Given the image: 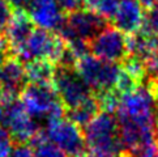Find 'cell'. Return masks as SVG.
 Masks as SVG:
<instances>
[{
  "instance_id": "1",
  "label": "cell",
  "mask_w": 158,
  "mask_h": 157,
  "mask_svg": "<svg viewBox=\"0 0 158 157\" xmlns=\"http://www.w3.org/2000/svg\"><path fill=\"white\" fill-rule=\"evenodd\" d=\"M75 68L97 98L109 94H120L118 88L123 67L119 63L86 54L77 59Z\"/></svg>"
},
{
  "instance_id": "2",
  "label": "cell",
  "mask_w": 158,
  "mask_h": 157,
  "mask_svg": "<svg viewBox=\"0 0 158 157\" xmlns=\"http://www.w3.org/2000/svg\"><path fill=\"white\" fill-rule=\"evenodd\" d=\"M86 147L90 152L122 153L119 125L114 111L101 110L88 125L82 127Z\"/></svg>"
},
{
  "instance_id": "3",
  "label": "cell",
  "mask_w": 158,
  "mask_h": 157,
  "mask_svg": "<svg viewBox=\"0 0 158 157\" xmlns=\"http://www.w3.org/2000/svg\"><path fill=\"white\" fill-rule=\"evenodd\" d=\"M65 49L67 43L58 33L38 28L33 30L26 42L13 55L24 64L41 59L58 64L65 53Z\"/></svg>"
},
{
  "instance_id": "4",
  "label": "cell",
  "mask_w": 158,
  "mask_h": 157,
  "mask_svg": "<svg viewBox=\"0 0 158 157\" xmlns=\"http://www.w3.org/2000/svg\"><path fill=\"white\" fill-rule=\"evenodd\" d=\"M20 100L35 121L44 119L47 123L65 114V109L52 84L29 83L22 91Z\"/></svg>"
},
{
  "instance_id": "5",
  "label": "cell",
  "mask_w": 158,
  "mask_h": 157,
  "mask_svg": "<svg viewBox=\"0 0 158 157\" xmlns=\"http://www.w3.org/2000/svg\"><path fill=\"white\" fill-rule=\"evenodd\" d=\"M43 134L68 157H86L89 153L84 130L67 115L48 121Z\"/></svg>"
},
{
  "instance_id": "6",
  "label": "cell",
  "mask_w": 158,
  "mask_h": 157,
  "mask_svg": "<svg viewBox=\"0 0 158 157\" xmlns=\"http://www.w3.org/2000/svg\"><path fill=\"white\" fill-rule=\"evenodd\" d=\"M3 114L0 119V127L5 128L16 143L31 142L41 130L38 121H35L25 109L22 101L17 98H2Z\"/></svg>"
},
{
  "instance_id": "7",
  "label": "cell",
  "mask_w": 158,
  "mask_h": 157,
  "mask_svg": "<svg viewBox=\"0 0 158 157\" xmlns=\"http://www.w3.org/2000/svg\"><path fill=\"white\" fill-rule=\"evenodd\" d=\"M88 47L94 57L114 63H123L129 55L126 33L109 24L90 39Z\"/></svg>"
},
{
  "instance_id": "8",
  "label": "cell",
  "mask_w": 158,
  "mask_h": 157,
  "mask_svg": "<svg viewBox=\"0 0 158 157\" xmlns=\"http://www.w3.org/2000/svg\"><path fill=\"white\" fill-rule=\"evenodd\" d=\"M107 25V21L97 13L88 8H81L68 13L63 24V28L59 30V36L65 42L69 41H84L89 42L95 34Z\"/></svg>"
},
{
  "instance_id": "9",
  "label": "cell",
  "mask_w": 158,
  "mask_h": 157,
  "mask_svg": "<svg viewBox=\"0 0 158 157\" xmlns=\"http://www.w3.org/2000/svg\"><path fill=\"white\" fill-rule=\"evenodd\" d=\"M26 9L33 22L42 29L59 33L63 28L65 16L58 0H31Z\"/></svg>"
},
{
  "instance_id": "10",
  "label": "cell",
  "mask_w": 158,
  "mask_h": 157,
  "mask_svg": "<svg viewBox=\"0 0 158 157\" xmlns=\"http://www.w3.org/2000/svg\"><path fill=\"white\" fill-rule=\"evenodd\" d=\"M25 66L19 59L8 58L0 66V97L17 98L27 85Z\"/></svg>"
},
{
  "instance_id": "11",
  "label": "cell",
  "mask_w": 158,
  "mask_h": 157,
  "mask_svg": "<svg viewBox=\"0 0 158 157\" xmlns=\"http://www.w3.org/2000/svg\"><path fill=\"white\" fill-rule=\"evenodd\" d=\"M145 12L139 0H119L112 24L123 33L133 34L144 24Z\"/></svg>"
},
{
  "instance_id": "12",
  "label": "cell",
  "mask_w": 158,
  "mask_h": 157,
  "mask_svg": "<svg viewBox=\"0 0 158 157\" xmlns=\"http://www.w3.org/2000/svg\"><path fill=\"white\" fill-rule=\"evenodd\" d=\"M34 30V22H33L26 9L16 8L13 19L10 21L8 29L5 30V38L8 41L9 50L13 54L26 42V39Z\"/></svg>"
},
{
  "instance_id": "13",
  "label": "cell",
  "mask_w": 158,
  "mask_h": 157,
  "mask_svg": "<svg viewBox=\"0 0 158 157\" xmlns=\"http://www.w3.org/2000/svg\"><path fill=\"white\" fill-rule=\"evenodd\" d=\"M56 64L50 60L41 59L25 64L27 81L33 84H52Z\"/></svg>"
},
{
  "instance_id": "14",
  "label": "cell",
  "mask_w": 158,
  "mask_h": 157,
  "mask_svg": "<svg viewBox=\"0 0 158 157\" xmlns=\"http://www.w3.org/2000/svg\"><path fill=\"white\" fill-rule=\"evenodd\" d=\"M31 143L35 157H68L63 151H60L56 145H54L51 142H48L43 132H39L31 140Z\"/></svg>"
},
{
  "instance_id": "15",
  "label": "cell",
  "mask_w": 158,
  "mask_h": 157,
  "mask_svg": "<svg viewBox=\"0 0 158 157\" xmlns=\"http://www.w3.org/2000/svg\"><path fill=\"white\" fill-rule=\"evenodd\" d=\"M118 4H119V0H86L85 2L88 9L93 11L94 13L101 16L107 22L112 21L114 19Z\"/></svg>"
},
{
  "instance_id": "16",
  "label": "cell",
  "mask_w": 158,
  "mask_h": 157,
  "mask_svg": "<svg viewBox=\"0 0 158 157\" xmlns=\"http://www.w3.org/2000/svg\"><path fill=\"white\" fill-rule=\"evenodd\" d=\"M13 15V5L8 0H0V34H5V30L8 29Z\"/></svg>"
},
{
  "instance_id": "17",
  "label": "cell",
  "mask_w": 158,
  "mask_h": 157,
  "mask_svg": "<svg viewBox=\"0 0 158 157\" xmlns=\"http://www.w3.org/2000/svg\"><path fill=\"white\" fill-rule=\"evenodd\" d=\"M141 29L158 36V7L149 8L148 12H145L144 24Z\"/></svg>"
},
{
  "instance_id": "18",
  "label": "cell",
  "mask_w": 158,
  "mask_h": 157,
  "mask_svg": "<svg viewBox=\"0 0 158 157\" xmlns=\"http://www.w3.org/2000/svg\"><path fill=\"white\" fill-rule=\"evenodd\" d=\"M12 138L5 128L0 127V157H9L12 151Z\"/></svg>"
},
{
  "instance_id": "19",
  "label": "cell",
  "mask_w": 158,
  "mask_h": 157,
  "mask_svg": "<svg viewBox=\"0 0 158 157\" xmlns=\"http://www.w3.org/2000/svg\"><path fill=\"white\" fill-rule=\"evenodd\" d=\"M9 157H35L33 147H29L26 143H16L9 153Z\"/></svg>"
},
{
  "instance_id": "20",
  "label": "cell",
  "mask_w": 158,
  "mask_h": 157,
  "mask_svg": "<svg viewBox=\"0 0 158 157\" xmlns=\"http://www.w3.org/2000/svg\"><path fill=\"white\" fill-rule=\"evenodd\" d=\"M85 2L86 0H58L63 12H67V13H72L75 11L84 8L85 7Z\"/></svg>"
},
{
  "instance_id": "21",
  "label": "cell",
  "mask_w": 158,
  "mask_h": 157,
  "mask_svg": "<svg viewBox=\"0 0 158 157\" xmlns=\"http://www.w3.org/2000/svg\"><path fill=\"white\" fill-rule=\"evenodd\" d=\"M8 2L13 5L16 8H22V9H26L27 5L30 4L31 0H8Z\"/></svg>"
},
{
  "instance_id": "22",
  "label": "cell",
  "mask_w": 158,
  "mask_h": 157,
  "mask_svg": "<svg viewBox=\"0 0 158 157\" xmlns=\"http://www.w3.org/2000/svg\"><path fill=\"white\" fill-rule=\"evenodd\" d=\"M86 157H126L123 153L114 155V153H99V152H89Z\"/></svg>"
},
{
  "instance_id": "23",
  "label": "cell",
  "mask_w": 158,
  "mask_h": 157,
  "mask_svg": "<svg viewBox=\"0 0 158 157\" xmlns=\"http://www.w3.org/2000/svg\"><path fill=\"white\" fill-rule=\"evenodd\" d=\"M9 53H10L9 47H0V66H2L8 58H10Z\"/></svg>"
},
{
  "instance_id": "24",
  "label": "cell",
  "mask_w": 158,
  "mask_h": 157,
  "mask_svg": "<svg viewBox=\"0 0 158 157\" xmlns=\"http://www.w3.org/2000/svg\"><path fill=\"white\" fill-rule=\"evenodd\" d=\"M149 83V85H150V88H152V91H153V93L157 96V98H158V76L154 78V80H150V81H148Z\"/></svg>"
},
{
  "instance_id": "25",
  "label": "cell",
  "mask_w": 158,
  "mask_h": 157,
  "mask_svg": "<svg viewBox=\"0 0 158 157\" xmlns=\"http://www.w3.org/2000/svg\"><path fill=\"white\" fill-rule=\"evenodd\" d=\"M139 2L141 3V5H143L144 8H152L156 0H139Z\"/></svg>"
},
{
  "instance_id": "26",
  "label": "cell",
  "mask_w": 158,
  "mask_h": 157,
  "mask_svg": "<svg viewBox=\"0 0 158 157\" xmlns=\"http://www.w3.org/2000/svg\"><path fill=\"white\" fill-rule=\"evenodd\" d=\"M154 4H156V7H158V0H156V2H154Z\"/></svg>"
}]
</instances>
